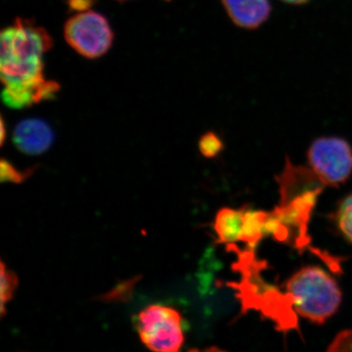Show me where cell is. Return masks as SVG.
<instances>
[{
  "instance_id": "6da1fadb",
  "label": "cell",
  "mask_w": 352,
  "mask_h": 352,
  "mask_svg": "<svg viewBox=\"0 0 352 352\" xmlns=\"http://www.w3.org/2000/svg\"><path fill=\"white\" fill-rule=\"evenodd\" d=\"M51 46L48 32L31 21L18 18L2 31V100L9 108H27L54 98L59 85L44 76V54Z\"/></svg>"
},
{
  "instance_id": "7a4b0ae2",
  "label": "cell",
  "mask_w": 352,
  "mask_h": 352,
  "mask_svg": "<svg viewBox=\"0 0 352 352\" xmlns=\"http://www.w3.org/2000/svg\"><path fill=\"white\" fill-rule=\"evenodd\" d=\"M278 182L281 201L267 215L266 235L302 251L309 244L308 222L325 184L314 170L294 166L289 161Z\"/></svg>"
},
{
  "instance_id": "3957f363",
  "label": "cell",
  "mask_w": 352,
  "mask_h": 352,
  "mask_svg": "<svg viewBox=\"0 0 352 352\" xmlns=\"http://www.w3.org/2000/svg\"><path fill=\"white\" fill-rule=\"evenodd\" d=\"M296 314L314 323H325L339 310L342 292L330 274L318 266L296 271L285 285Z\"/></svg>"
},
{
  "instance_id": "277c9868",
  "label": "cell",
  "mask_w": 352,
  "mask_h": 352,
  "mask_svg": "<svg viewBox=\"0 0 352 352\" xmlns=\"http://www.w3.org/2000/svg\"><path fill=\"white\" fill-rule=\"evenodd\" d=\"M236 270L242 273L239 284H232L237 289L238 298L242 302L244 311L256 309L261 314L276 322L277 328L281 331L296 328L295 309L286 292L281 293L274 287L263 283L259 275H254L251 267L236 263Z\"/></svg>"
},
{
  "instance_id": "5b68a950",
  "label": "cell",
  "mask_w": 352,
  "mask_h": 352,
  "mask_svg": "<svg viewBox=\"0 0 352 352\" xmlns=\"http://www.w3.org/2000/svg\"><path fill=\"white\" fill-rule=\"evenodd\" d=\"M141 342L153 352H180L184 344L182 317L175 308L152 305L138 314Z\"/></svg>"
},
{
  "instance_id": "8992f818",
  "label": "cell",
  "mask_w": 352,
  "mask_h": 352,
  "mask_svg": "<svg viewBox=\"0 0 352 352\" xmlns=\"http://www.w3.org/2000/svg\"><path fill=\"white\" fill-rule=\"evenodd\" d=\"M65 38L82 56L95 59L112 46L113 34L107 19L101 14L85 10L67 21Z\"/></svg>"
},
{
  "instance_id": "52a82bcc",
  "label": "cell",
  "mask_w": 352,
  "mask_h": 352,
  "mask_svg": "<svg viewBox=\"0 0 352 352\" xmlns=\"http://www.w3.org/2000/svg\"><path fill=\"white\" fill-rule=\"evenodd\" d=\"M310 168L325 185L337 187L352 173V145L339 138L316 139L307 152Z\"/></svg>"
},
{
  "instance_id": "ba28073f",
  "label": "cell",
  "mask_w": 352,
  "mask_h": 352,
  "mask_svg": "<svg viewBox=\"0 0 352 352\" xmlns=\"http://www.w3.org/2000/svg\"><path fill=\"white\" fill-rule=\"evenodd\" d=\"M54 140L52 129L45 120L25 119L16 126L13 143L21 152L27 155H39L47 151Z\"/></svg>"
},
{
  "instance_id": "9c48e42d",
  "label": "cell",
  "mask_w": 352,
  "mask_h": 352,
  "mask_svg": "<svg viewBox=\"0 0 352 352\" xmlns=\"http://www.w3.org/2000/svg\"><path fill=\"white\" fill-rule=\"evenodd\" d=\"M227 14L236 25L256 29L270 15V0H222Z\"/></svg>"
},
{
  "instance_id": "30bf717a",
  "label": "cell",
  "mask_w": 352,
  "mask_h": 352,
  "mask_svg": "<svg viewBox=\"0 0 352 352\" xmlns=\"http://www.w3.org/2000/svg\"><path fill=\"white\" fill-rule=\"evenodd\" d=\"M245 210L223 208L215 217L214 228L222 244L233 245L241 242L244 229Z\"/></svg>"
},
{
  "instance_id": "8fae6325",
  "label": "cell",
  "mask_w": 352,
  "mask_h": 352,
  "mask_svg": "<svg viewBox=\"0 0 352 352\" xmlns=\"http://www.w3.org/2000/svg\"><path fill=\"white\" fill-rule=\"evenodd\" d=\"M268 212L258 210H245L244 229L241 242L249 245L250 250H254L263 239L265 233V223Z\"/></svg>"
},
{
  "instance_id": "7c38bea8",
  "label": "cell",
  "mask_w": 352,
  "mask_h": 352,
  "mask_svg": "<svg viewBox=\"0 0 352 352\" xmlns=\"http://www.w3.org/2000/svg\"><path fill=\"white\" fill-rule=\"evenodd\" d=\"M336 219L340 232L352 244V194L340 203Z\"/></svg>"
},
{
  "instance_id": "4fadbf2b",
  "label": "cell",
  "mask_w": 352,
  "mask_h": 352,
  "mask_svg": "<svg viewBox=\"0 0 352 352\" xmlns=\"http://www.w3.org/2000/svg\"><path fill=\"white\" fill-rule=\"evenodd\" d=\"M18 279L12 271L6 267V264L1 263V314H6V303L13 298L16 288H17Z\"/></svg>"
},
{
  "instance_id": "5bb4252c",
  "label": "cell",
  "mask_w": 352,
  "mask_h": 352,
  "mask_svg": "<svg viewBox=\"0 0 352 352\" xmlns=\"http://www.w3.org/2000/svg\"><path fill=\"white\" fill-rule=\"evenodd\" d=\"M223 145L219 136L214 132H208L204 134L199 142V149L204 157H214L219 154Z\"/></svg>"
},
{
  "instance_id": "9a60e30c",
  "label": "cell",
  "mask_w": 352,
  "mask_h": 352,
  "mask_svg": "<svg viewBox=\"0 0 352 352\" xmlns=\"http://www.w3.org/2000/svg\"><path fill=\"white\" fill-rule=\"evenodd\" d=\"M31 173L32 170L27 171V173L18 170L17 168H14L12 164L4 159L0 164V178H1L2 182L21 183L25 182Z\"/></svg>"
},
{
  "instance_id": "2e32d148",
  "label": "cell",
  "mask_w": 352,
  "mask_h": 352,
  "mask_svg": "<svg viewBox=\"0 0 352 352\" xmlns=\"http://www.w3.org/2000/svg\"><path fill=\"white\" fill-rule=\"evenodd\" d=\"M327 352H352V330L340 332L329 346Z\"/></svg>"
},
{
  "instance_id": "e0dca14e",
  "label": "cell",
  "mask_w": 352,
  "mask_h": 352,
  "mask_svg": "<svg viewBox=\"0 0 352 352\" xmlns=\"http://www.w3.org/2000/svg\"><path fill=\"white\" fill-rule=\"evenodd\" d=\"M94 0H69V6L73 10L82 11L88 10L94 6Z\"/></svg>"
},
{
  "instance_id": "ac0fdd59",
  "label": "cell",
  "mask_w": 352,
  "mask_h": 352,
  "mask_svg": "<svg viewBox=\"0 0 352 352\" xmlns=\"http://www.w3.org/2000/svg\"><path fill=\"white\" fill-rule=\"evenodd\" d=\"M188 352H227V351H222V349H219V347L212 346V347H207V349H191V351H189Z\"/></svg>"
},
{
  "instance_id": "d6986e66",
  "label": "cell",
  "mask_w": 352,
  "mask_h": 352,
  "mask_svg": "<svg viewBox=\"0 0 352 352\" xmlns=\"http://www.w3.org/2000/svg\"><path fill=\"white\" fill-rule=\"evenodd\" d=\"M283 1L287 2V3L289 4H305L307 2L309 1V0H283Z\"/></svg>"
},
{
  "instance_id": "ffe728a7",
  "label": "cell",
  "mask_w": 352,
  "mask_h": 352,
  "mask_svg": "<svg viewBox=\"0 0 352 352\" xmlns=\"http://www.w3.org/2000/svg\"><path fill=\"white\" fill-rule=\"evenodd\" d=\"M4 140H6V124H4V122H1V143L4 142Z\"/></svg>"
},
{
  "instance_id": "44dd1931",
  "label": "cell",
  "mask_w": 352,
  "mask_h": 352,
  "mask_svg": "<svg viewBox=\"0 0 352 352\" xmlns=\"http://www.w3.org/2000/svg\"><path fill=\"white\" fill-rule=\"evenodd\" d=\"M118 1H126V0H118Z\"/></svg>"
}]
</instances>
